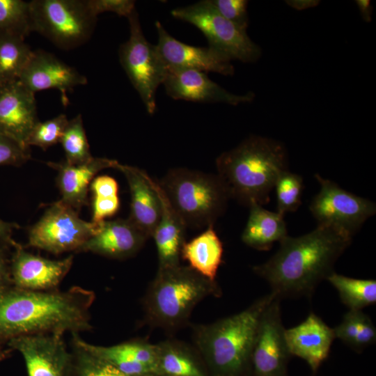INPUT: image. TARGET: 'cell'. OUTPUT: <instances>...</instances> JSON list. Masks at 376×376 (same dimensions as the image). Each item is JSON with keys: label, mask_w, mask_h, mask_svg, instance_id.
Returning a JSON list of instances; mask_svg holds the SVG:
<instances>
[{"label": "cell", "mask_w": 376, "mask_h": 376, "mask_svg": "<svg viewBox=\"0 0 376 376\" xmlns=\"http://www.w3.org/2000/svg\"><path fill=\"white\" fill-rule=\"evenodd\" d=\"M59 143L69 164H83L93 157L81 114L68 121Z\"/></svg>", "instance_id": "1f68e13d"}, {"label": "cell", "mask_w": 376, "mask_h": 376, "mask_svg": "<svg viewBox=\"0 0 376 376\" xmlns=\"http://www.w3.org/2000/svg\"><path fill=\"white\" fill-rule=\"evenodd\" d=\"M158 52L167 68L192 69L232 75L234 67L230 60L211 47H195L185 44L171 36L157 21Z\"/></svg>", "instance_id": "9a60e30c"}, {"label": "cell", "mask_w": 376, "mask_h": 376, "mask_svg": "<svg viewBox=\"0 0 376 376\" xmlns=\"http://www.w3.org/2000/svg\"><path fill=\"white\" fill-rule=\"evenodd\" d=\"M13 286L10 277V261L3 247L0 248V292Z\"/></svg>", "instance_id": "ab89813d"}, {"label": "cell", "mask_w": 376, "mask_h": 376, "mask_svg": "<svg viewBox=\"0 0 376 376\" xmlns=\"http://www.w3.org/2000/svg\"><path fill=\"white\" fill-rule=\"evenodd\" d=\"M213 226H209L199 235L189 242H185L181 257L198 273L211 281H216L224 249Z\"/></svg>", "instance_id": "4316f807"}, {"label": "cell", "mask_w": 376, "mask_h": 376, "mask_svg": "<svg viewBox=\"0 0 376 376\" xmlns=\"http://www.w3.org/2000/svg\"><path fill=\"white\" fill-rule=\"evenodd\" d=\"M129 39L119 49L120 63L139 93L148 113L156 110V91L167 72L156 45L145 38L136 9L127 17Z\"/></svg>", "instance_id": "9c48e42d"}, {"label": "cell", "mask_w": 376, "mask_h": 376, "mask_svg": "<svg viewBox=\"0 0 376 376\" xmlns=\"http://www.w3.org/2000/svg\"><path fill=\"white\" fill-rule=\"evenodd\" d=\"M29 3L31 31L58 48H75L91 36L97 17L91 13L86 0H33Z\"/></svg>", "instance_id": "52a82bcc"}, {"label": "cell", "mask_w": 376, "mask_h": 376, "mask_svg": "<svg viewBox=\"0 0 376 376\" xmlns=\"http://www.w3.org/2000/svg\"><path fill=\"white\" fill-rule=\"evenodd\" d=\"M89 189L93 194V223L99 224L118 212L120 207L118 185L113 178L106 175L96 177L92 180Z\"/></svg>", "instance_id": "4dcf8cb0"}, {"label": "cell", "mask_w": 376, "mask_h": 376, "mask_svg": "<svg viewBox=\"0 0 376 376\" xmlns=\"http://www.w3.org/2000/svg\"><path fill=\"white\" fill-rule=\"evenodd\" d=\"M302 178L289 171H284L279 176L274 188L277 198V212L284 215L294 212L301 204L303 189Z\"/></svg>", "instance_id": "e575fe53"}, {"label": "cell", "mask_w": 376, "mask_h": 376, "mask_svg": "<svg viewBox=\"0 0 376 376\" xmlns=\"http://www.w3.org/2000/svg\"><path fill=\"white\" fill-rule=\"evenodd\" d=\"M216 281L180 264L158 267L143 299V322L151 327L175 331L187 324L194 307L209 296L220 297Z\"/></svg>", "instance_id": "5b68a950"}, {"label": "cell", "mask_w": 376, "mask_h": 376, "mask_svg": "<svg viewBox=\"0 0 376 376\" xmlns=\"http://www.w3.org/2000/svg\"><path fill=\"white\" fill-rule=\"evenodd\" d=\"M163 84L167 95L175 100L238 105L254 98L251 92L231 93L210 79L205 72L192 69L167 68Z\"/></svg>", "instance_id": "ac0fdd59"}, {"label": "cell", "mask_w": 376, "mask_h": 376, "mask_svg": "<svg viewBox=\"0 0 376 376\" xmlns=\"http://www.w3.org/2000/svg\"><path fill=\"white\" fill-rule=\"evenodd\" d=\"M315 177L321 187L309 209L318 225L338 228L352 237L365 221L375 214L373 202L343 189L319 174Z\"/></svg>", "instance_id": "8fae6325"}, {"label": "cell", "mask_w": 376, "mask_h": 376, "mask_svg": "<svg viewBox=\"0 0 376 376\" xmlns=\"http://www.w3.org/2000/svg\"><path fill=\"white\" fill-rule=\"evenodd\" d=\"M91 13L97 17L104 12H111L128 17L135 10V1L132 0H86Z\"/></svg>", "instance_id": "f35d334b"}, {"label": "cell", "mask_w": 376, "mask_h": 376, "mask_svg": "<svg viewBox=\"0 0 376 376\" xmlns=\"http://www.w3.org/2000/svg\"><path fill=\"white\" fill-rule=\"evenodd\" d=\"M350 310H361L376 302V281L357 279L333 272L327 279Z\"/></svg>", "instance_id": "f546056e"}, {"label": "cell", "mask_w": 376, "mask_h": 376, "mask_svg": "<svg viewBox=\"0 0 376 376\" xmlns=\"http://www.w3.org/2000/svg\"><path fill=\"white\" fill-rule=\"evenodd\" d=\"M19 226L15 223L6 222L0 219V242L3 246L15 247L17 242L12 238L14 229Z\"/></svg>", "instance_id": "60d3db41"}, {"label": "cell", "mask_w": 376, "mask_h": 376, "mask_svg": "<svg viewBox=\"0 0 376 376\" xmlns=\"http://www.w3.org/2000/svg\"><path fill=\"white\" fill-rule=\"evenodd\" d=\"M280 301L274 297L260 316L251 357L252 376H288L292 355L285 341Z\"/></svg>", "instance_id": "7c38bea8"}, {"label": "cell", "mask_w": 376, "mask_h": 376, "mask_svg": "<svg viewBox=\"0 0 376 376\" xmlns=\"http://www.w3.org/2000/svg\"><path fill=\"white\" fill-rule=\"evenodd\" d=\"M72 334L86 350L124 373L137 376H159L156 344L136 338L111 346H100L84 340L79 333Z\"/></svg>", "instance_id": "d6986e66"}, {"label": "cell", "mask_w": 376, "mask_h": 376, "mask_svg": "<svg viewBox=\"0 0 376 376\" xmlns=\"http://www.w3.org/2000/svg\"><path fill=\"white\" fill-rule=\"evenodd\" d=\"M159 376H209L195 347L169 338L156 344Z\"/></svg>", "instance_id": "d4e9b609"}, {"label": "cell", "mask_w": 376, "mask_h": 376, "mask_svg": "<svg viewBox=\"0 0 376 376\" xmlns=\"http://www.w3.org/2000/svg\"><path fill=\"white\" fill-rule=\"evenodd\" d=\"M72 334L73 376H137L123 373L82 347ZM157 376V375H146Z\"/></svg>", "instance_id": "d6a6232c"}, {"label": "cell", "mask_w": 376, "mask_h": 376, "mask_svg": "<svg viewBox=\"0 0 376 376\" xmlns=\"http://www.w3.org/2000/svg\"><path fill=\"white\" fill-rule=\"evenodd\" d=\"M171 15L197 27L207 38L209 46L230 61L251 63L260 56V47L251 40L246 29L224 18L210 0L175 8Z\"/></svg>", "instance_id": "ba28073f"}, {"label": "cell", "mask_w": 376, "mask_h": 376, "mask_svg": "<svg viewBox=\"0 0 376 376\" xmlns=\"http://www.w3.org/2000/svg\"><path fill=\"white\" fill-rule=\"evenodd\" d=\"M0 31L25 38L32 31L29 2L0 0Z\"/></svg>", "instance_id": "836d02e7"}, {"label": "cell", "mask_w": 376, "mask_h": 376, "mask_svg": "<svg viewBox=\"0 0 376 376\" xmlns=\"http://www.w3.org/2000/svg\"><path fill=\"white\" fill-rule=\"evenodd\" d=\"M32 52L24 38L0 31V86L19 79Z\"/></svg>", "instance_id": "83f0119b"}, {"label": "cell", "mask_w": 376, "mask_h": 376, "mask_svg": "<svg viewBox=\"0 0 376 376\" xmlns=\"http://www.w3.org/2000/svg\"><path fill=\"white\" fill-rule=\"evenodd\" d=\"M352 238L338 228L318 225L302 236L285 237L276 253L253 271L268 282L280 299L311 297L318 285L334 272L336 261Z\"/></svg>", "instance_id": "6da1fadb"}, {"label": "cell", "mask_w": 376, "mask_h": 376, "mask_svg": "<svg viewBox=\"0 0 376 376\" xmlns=\"http://www.w3.org/2000/svg\"><path fill=\"white\" fill-rule=\"evenodd\" d=\"M274 297L271 292L237 314L191 326L194 347L209 376H252L251 357L260 318Z\"/></svg>", "instance_id": "3957f363"}, {"label": "cell", "mask_w": 376, "mask_h": 376, "mask_svg": "<svg viewBox=\"0 0 376 376\" xmlns=\"http://www.w3.org/2000/svg\"><path fill=\"white\" fill-rule=\"evenodd\" d=\"M125 175L130 191L129 219L148 238L152 237L161 215V202L157 182L143 170L118 164L116 168Z\"/></svg>", "instance_id": "44dd1931"}, {"label": "cell", "mask_w": 376, "mask_h": 376, "mask_svg": "<svg viewBox=\"0 0 376 376\" xmlns=\"http://www.w3.org/2000/svg\"><path fill=\"white\" fill-rule=\"evenodd\" d=\"M68 121L69 120L63 113L44 122L39 120L30 133L28 140L29 146H36L46 150L60 142Z\"/></svg>", "instance_id": "d590c367"}, {"label": "cell", "mask_w": 376, "mask_h": 376, "mask_svg": "<svg viewBox=\"0 0 376 376\" xmlns=\"http://www.w3.org/2000/svg\"><path fill=\"white\" fill-rule=\"evenodd\" d=\"M38 121L33 93L19 79L0 86V134L30 150L29 137Z\"/></svg>", "instance_id": "2e32d148"}, {"label": "cell", "mask_w": 376, "mask_h": 376, "mask_svg": "<svg viewBox=\"0 0 376 376\" xmlns=\"http://www.w3.org/2000/svg\"><path fill=\"white\" fill-rule=\"evenodd\" d=\"M334 331L336 338L357 352L375 343L376 340L375 327L361 310H350Z\"/></svg>", "instance_id": "f1b7e54d"}, {"label": "cell", "mask_w": 376, "mask_h": 376, "mask_svg": "<svg viewBox=\"0 0 376 376\" xmlns=\"http://www.w3.org/2000/svg\"><path fill=\"white\" fill-rule=\"evenodd\" d=\"M118 162L104 157H92L80 164L49 163L58 171L57 185L61 194V201L73 209L79 210L87 204L88 189L95 175L108 168H116Z\"/></svg>", "instance_id": "603a6c76"}, {"label": "cell", "mask_w": 376, "mask_h": 376, "mask_svg": "<svg viewBox=\"0 0 376 376\" xmlns=\"http://www.w3.org/2000/svg\"><path fill=\"white\" fill-rule=\"evenodd\" d=\"M95 293L73 286L35 291L10 286L0 292V342L25 335L91 330Z\"/></svg>", "instance_id": "7a4b0ae2"}, {"label": "cell", "mask_w": 376, "mask_h": 376, "mask_svg": "<svg viewBox=\"0 0 376 376\" xmlns=\"http://www.w3.org/2000/svg\"><path fill=\"white\" fill-rule=\"evenodd\" d=\"M148 237L129 219L104 221L82 245L79 252H92L113 259H125L136 254Z\"/></svg>", "instance_id": "ffe728a7"}, {"label": "cell", "mask_w": 376, "mask_h": 376, "mask_svg": "<svg viewBox=\"0 0 376 376\" xmlns=\"http://www.w3.org/2000/svg\"><path fill=\"white\" fill-rule=\"evenodd\" d=\"M217 175L230 198L249 207L267 203L282 172L287 169V153L279 142L252 136L216 159Z\"/></svg>", "instance_id": "277c9868"}, {"label": "cell", "mask_w": 376, "mask_h": 376, "mask_svg": "<svg viewBox=\"0 0 376 376\" xmlns=\"http://www.w3.org/2000/svg\"><path fill=\"white\" fill-rule=\"evenodd\" d=\"M97 226L81 219L77 210L59 200L30 228L27 246L54 254L79 252Z\"/></svg>", "instance_id": "30bf717a"}, {"label": "cell", "mask_w": 376, "mask_h": 376, "mask_svg": "<svg viewBox=\"0 0 376 376\" xmlns=\"http://www.w3.org/2000/svg\"><path fill=\"white\" fill-rule=\"evenodd\" d=\"M10 260L13 286L21 289L47 291L57 287L70 271L73 256L52 260L28 252L19 243Z\"/></svg>", "instance_id": "5bb4252c"}, {"label": "cell", "mask_w": 376, "mask_h": 376, "mask_svg": "<svg viewBox=\"0 0 376 376\" xmlns=\"http://www.w3.org/2000/svg\"><path fill=\"white\" fill-rule=\"evenodd\" d=\"M30 159V150L0 134V165L20 166Z\"/></svg>", "instance_id": "74e56055"}, {"label": "cell", "mask_w": 376, "mask_h": 376, "mask_svg": "<svg viewBox=\"0 0 376 376\" xmlns=\"http://www.w3.org/2000/svg\"><path fill=\"white\" fill-rule=\"evenodd\" d=\"M217 10L236 26L246 29L249 23L246 0H210Z\"/></svg>", "instance_id": "8d00e7d4"}, {"label": "cell", "mask_w": 376, "mask_h": 376, "mask_svg": "<svg viewBox=\"0 0 376 376\" xmlns=\"http://www.w3.org/2000/svg\"><path fill=\"white\" fill-rule=\"evenodd\" d=\"M157 189L161 202V215L152 237L157 248L158 267H173L180 264L186 228L171 207L157 182Z\"/></svg>", "instance_id": "cb8c5ba5"}, {"label": "cell", "mask_w": 376, "mask_h": 376, "mask_svg": "<svg viewBox=\"0 0 376 376\" xmlns=\"http://www.w3.org/2000/svg\"><path fill=\"white\" fill-rule=\"evenodd\" d=\"M19 80L34 94L45 89L58 90L63 104L68 103V91L87 84L86 77L76 69L43 50L33 51Z\"/></svg>", "instance_id": "e0dca14e"}, {"label": "cell", "mask_w": 376, "mask_h": 376, "mask_svg": "<svg viewBox=\"0 0 376 376\" xmlns=\"http://www.w3.org/2000/svg\"><path fill=\"white\" fill-rule=\"evenodd\" d=\"M285 338L290 354L304 359L315 373L327 358L336 336L334 329L311 312L299 324L285 329Z\"/></svg>", "instance_id": "7402d4cb"}, {"label": "cell", "mask_w": 376, "mask_h": 376, "mask_svg": "<svg viewBox=\"0 0 376 376\" xmlns=\"http://www.w3.org/2000/svg\"><path fill=\"white\" fill-rule=\"evenodd\" d=\"M249 207V219L242 234L245 244L259 251H268L275 242L288 235L284 215L267 210L256 203Z\"/></svg>", "instance_id": "484cf974"}, {"label": "cell", "mask_w": 376, "mask_h": 376, "mask_svg": "<svg viewBox=\"0 0 376 376\" xmlns=\"http://www.w3.org/2000/svg\"><path fill=\"white\" fill-rule=\"evenodd\" d=\"M356 3L363 20L370 22L372 19L373 8L370 1L357 0Z\"/></svg>", "instance_id": "b9f144b4"}, {"label": "cell", "mask_w": 376, "mask_h": 376, "mask_svg": "<svg viewBox=\"0 0 376 376\" xmlns=\"http://www.w3.org/2000/svg\"><path fill=\"white\" fill-rule=\"evenodd\" d=\"M63 335L38 334L8 340L13 350L24 358L28 376H73V355Z\"/></svg>", "instance_id": "4fadbf2b"}, {"label": "cell", "mask_w": 376, "mask_h": 376, "mask_svg": "<svg viewBox=\"0 0 376 376\" xmlns=\"http://www.w3.org/2000/svg\"><path fill=\"white\" fill-rule=\"evenodd\" d=\"M157 184L186 228L214 226L230 198L217 174L201 171L173 168Z\"/></svg>", "instance_id": "8992f818"}, {"label": "cell", "mask_w": 376, "mask_h": 376, "mask_svg": "<svg viewBox=\"0 0 376 376\" xmlns=\"http://www.w3.org/2000/svg\"><path fill=\"white\" fill-rule=\"evenodd\" d=\"M11 349L10 350H0V361H3L10 357L11 353Z\"/></svg>", "instance_id": "ee69618b"}, {"label": "cell", "mask_w": 376, "mask_h": 376, "mask_svg": "<svg viewBox=\"0 0 376 376\" xmlns=\"http://www.w3.org/2000/svg\"><path fill=\"white\" fill-rule=\"evenodd\" d=\"M289 6L294 8L296 10L307 9L311 7L317 6L319 1L314 0H293L287 1Z\"/></svg>", "instance_id": "7bdbcfd3"}]
</instances>
